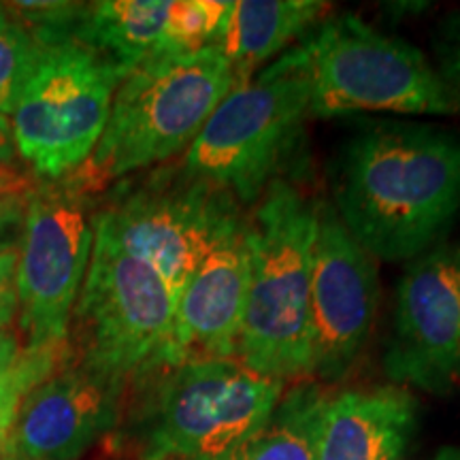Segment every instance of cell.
<instances>
[{"label":"cell","instance_id":"1","mask_svg":"<svg viewBox=\"0 0 460 460\" xmlns=\"http://www.w3.org/2000/svg\"><path fill=\"white\" fill-rule=\"evenodd\" d=\"M332 200L343 226L376 261L427 254L460 214V137L390 119L365 126L339 154Z\"/></svg>","mask_w":460,"mask_h":460},{"label":"cell","instance_id":"2","mask_svg":"<svg viewBox=\"0 0 460 460\" xmlns=\"http://www.w3.org/2000/svg\"><path fill=\"white\" fill-rule=\"evenodd\" d=\"M320 200L275 180L247 217L250 288L237 358L264 377L314 376L312 271Z\"/></svg>","mask_w":460,"mask_h":460},{"label":"cell","instance_id":"3","mask_svg":"<svg viewBox=\"0 0 460 460\" xmlns=\"http://www.w3.org/2000/svg\"><path fill=\"white\" fill-rule=\"evenodd\" d=\"M234 85L237 75L217 45L149 58L122 79L99 146L68 177L85 192L186 154Z\"/></svg>","mask_w":460,"mask_h":460},{"label":"cell","instance_id":"4","mask_svg":"<svg viewBox=\"0 0 460 460\" xmlns=\"http://www.w3.org/2000/svg\"><path fill=\"white\" fill-rule=\"evenodd\" d=\"M309 111V77L301 43L234 85L186 149L181 166L256 205L295 152Z\"/></svg>","mask_w":460,"mask_h":460},{"label":"cell","instance_id":"5","mask_svg":"<svg viewBox=\"0 0 460 460\" xmlns=\"http://www.w3.org/2000/svg\"><path fill=\"white\" fill-rule=\"evenodd\" d=\"M94 245L68 324L79 365L118 382L171 365L175 298L164 279L92 217Z\"/></svg>","mask_w":460,"mask_h":460},{"label":"cell","instance_id":"6","mask_svg":"<svg viewBox=\"0 0 460 460\" xmlns=\"http://www.w3.org/2000/svg\"><path fill=\"white\" fill-rule=\"evenodd\" d=\"M301 48L314 118L332 119L362 111H460L450 88L422 51L379 32L356 13L322 20Z\"/></svg>","mask_w":460,"mask_h":460},{"label":"cell","instance_id":"7","mask_svg":"<svg viewBox=\"0 0 460 460\" xmlns=\"http://www.w3.org/2000/svg\"><path fill=\"white\" fill-rule=\"evenodd\" d=\"M143 413L141 460H209L262 429L284 396V382L239 358L188 360L158 369Z\"/></svg>","mask_w":460,"mask_h":460},{"label":"cell","instance_id":"8","mask_svg":"<svg viewBox=\"0 0 460 460\" xmlns=\"http://www.w3.org/2000/svg\"><path fill=\"white\" fill-rule=\"evenodd\" d=\"M94 220L164 279L177 305L199 264L247 217L228 190L180 166L122 190Z\"/></svg>","mask_w":460,"mask_h":460},{"label":"cell","instance_id":"9","mask_svg":"<svg viewBox=\"0 0 460 460\" xmlns=\"http://www.w3.org/2000/svg\"><path fill=\"white\" fill-rule=\"evenodd\" d=\"M124 77L79 41L45 48L13 111L17 152L48 180L73 175L99 146Z\"/></svg>","mask_w":460,"mask_h":460},{"label":"cell","instance_id":"10","mask_svg":"<svg viewBox=\"0 0 460 460\" xmlns=\"http://www.w3.org/2000/svg\"><path fill=\"white\" fill-rule=\"evenodd\" d=\"M84 194L71 180L43 183L26 199L17 247V309L28 348L68 343V324L94 245Z\"/></svg>","mask_w":460,"mask_h":460},{"label":"cell","instance_id":"11","mask_svg":"<svg viewBox=\"0 0 460 460\" xmlns=\"http://www.w3.org/2000/svg\"><path fill=\"white\" fill-rule=\"evenodd\" d=\"M384 371L394 386L460 388V241L413 258L402 273Z\"/></svg>","mask_w":460,"mask_h":460},{"label":"cell","instance_id":"12","mask_svg":"<svg viewBox=\"0 0 460 460\" xmlns=\"http://www.w3.org/2000/svg\"><path fill=\"white\" fill-rule=\"evenodd\" d=\"M379 303L377 261L320 200L312 271L314 376L341 377L369 343Z\"/></svg>","mask_w":460,"mask_h":460},{"label":"cell","instance_id":"13","mask_svg":"<svg viewBox=\"0 0 460 460\" xmlns=\"http://www.w3.org/2000/svg\"><path fill=\"white\" fill-rule=\"evenodd\" d=\"M124 384L62 367L22 402L3 460H75L113 429Z\"/></svg>","mask_w":460,"mask_h":460},{"label":"cell","instance_id":"14","mask_svg":"<svg viewBox=\"0 0 460 460\" xmlns=\"http://www.w3.org/2000/svg\"><path fill=\"white\" fill-rule=\"evenodd\" d=\"M250 288L247 220L199 264L175 309L171 365L237 358Z\"/></svg>","mask_w":460,"mask_h":460},{"label":"cell","instance_id":"15","mask_svg":"<svg viewBox=\"0 0 460 460\" xmlns=\"http://www.w3.org/2000/svg\"><path fill=\"white\" fill-rule=\"evenodd\" d=\"M416 424L410 388L345 390L322 407L315 460H401Z\"/></svg>","mask_w":460,"mask_h":460},{"label":"cell","instance_id":"16","mask_svg":"<svg viewBox=\"0 0 460 460\" xmlns=\"http://www.w3.org/2000/svg\"><path fill=\"white\" fill-rule=\"evenodd\" d=\"M320 0H230V11L217 48L237 75V85L250 82L258 68L305 39L329 13Z\"/></svg>","mask_w":460,"mask_h":460},{"label":"cell","instance_id":"17","mask_svg":"<svg viewBox=\"0 0 460 460\" xmlns=\"http://www.w3.org/2000/svg\"><path fill=\"white\" fill-rule=\"evenodd\" d=\"M171 0H102L85 9L77 41L99 51L124 75L163 54Z\"/></svg>","mask_w":460,"mask_h":460},{"label":"cell","instance_id":"18","mask_svg":"<svg viewBox=\"0 0 460 460\" xmlns=\"http://www.w3.org/2000/svg\"><path fill=\"white\" fill-rule=\"evenodd\" d=\"M329 394L303 382L275 407L273 416L237 447L209 460H315L320 413Z\"/></svg>","mask_w":460,"mask_h":460},{"label":"cell","instance_id":"19","mask_svg":"<svg viewBox=\"0 0 460 460\" xmlns=\"http://www.w3.org/2000/svg\"><path fill=\"white\" fill-rule=\"evenodd\" d=\"M71 358L68 343L56 348H28L7 371L0 373V460L4 458L22 402L39 384L60 371L62 365L66 367Z\"/></svg>","mask_w":460,"mask_h":460},{"label":"cell","instance_id":"20","mask_svg":"<svg viewBox=\"0 0 460 460\" xmlns=\"http://www.w3.org/2000/svg\"><path fill=\"white\" fill-rule=\"evenodd\" d=\"M230 11V0H171L163 54H186L214 45Z\"/></svg>","mask_w":460,"mask_h":460},{"label":"cell","instance_id":"21","mask_svg":"<svg viewBox=\"0 0 460 460\" xmlns=\"http://www.w3.org/2000/svg\"><path fill=\"white\" fill-rule=\"evenodd\" d=\"M43 49L20 22L0 9V115H13Z\"/></svg>","mask_w":460,"mask_h":460},{"label":"cell","instance_id":"22","mask_svg":"<svg viewBox=\"0 0 460 460\" xmlns=\"http://www.w3.org/2000/svg\"><path fill=\"white\" fill-rule=\"evenodd\" d=\"M437 58H439L437 73L441 75L460 107V15L452 17L441 31V39L437 43Z\"/></svg>","mask_w":460,"mask_h":460},{"label":"cell","instance_id":"23","mask_svg":"<svg viewBox=\"0 0 460 460\" xmlns=\"http://www.w3.org/2000/svg\"><path fill=\"white\" fill-rule=\"evenodd\" d=\"M17 250L0 252V329L17 312Z\"/></svg>","mask_w":460,"mask_h":460},{"label":"cell","instance_id":"24","mask_svg":"<svg viewBox=\"0 0 460 460\" xmlns=\"http://www.w3.org/2000/svg\"><path fill=\"white\" fill-rule=\"evenodd\" d=\"M26 199L0 200V252L13 250L17 243V234L22 237L24 226Z\"/></svg>","mask_w":460,"mask_h":460},{"label":"cell","instance_id":"25","mask_svg":"<svg viewBox=\"0 0 460 460\" xmlns=\"http://www.w3.org/2000/svg\"><path fill=\"white\" fill-rule=\"evenodd\" d=\"M37 190L32 177L17 171L11 163H0V200L28 199Z\"/></svg>","mask_w":460,"mask_h":460},{"label":"cell","instance_id":"26","mask_svg":"<svg viewBox=\"0 0 460 460\" xmlns=\"http://www.w3.org/2000/svg\"><path fill=\"white\" fill-rule=\"evenodd\" d=\"M20 356L22 349L17 337L7 329H0V373L7 371Z\"/></svg>","mask_w":460,"mask_h":460},{"label":"cell","instance_id":"27","mask_svg":"<svg viewBox=\"0 0 460 460\" xmlns=\"http://www.w3.org/2000/svg\"><path fill=\"white\" fill-rule=\"evenodd\" d=\"M15 139L9 119L0 115V163H11L15 156Z\"/></svg>","mask_w":460,"mask_h":460},{"label":"cell","instance_id":"28","mask_svg":"<svg viewBox=\"0 0 460 460\" xmlns=\"http://www.w3.org/2000/svg\"><path fill=\"white\" fill-rule=\"evenodd\" d=\"M433 460H460V447H444Z\"/></svg>","mask_w":460,"mask_h":460},{"label":"cell","instance_id":"29","mask_svg":"<svg viewBox=\"0 0 460 460\" xmlns=\"http://www.w3.org/2000/svg\"><path fill=\"white\" fill-rule=\"evenodd\" d=\"M0 9H3V3H0Z\"/></svg>","mask_w":460,"mask_h":460},{"label":"cell","instance_id":"30","mask_svg":"<svg viewBox=\"0 0 460 460\" xmlns=\"http://www.w3.org/2000/svg\"><path fill=\"white\" fill-rule=\"evenodd\" d=\"M401 460H402V458H401Z\"/></svg>","mask_w":460,"mask_h":460}]
</instances>
